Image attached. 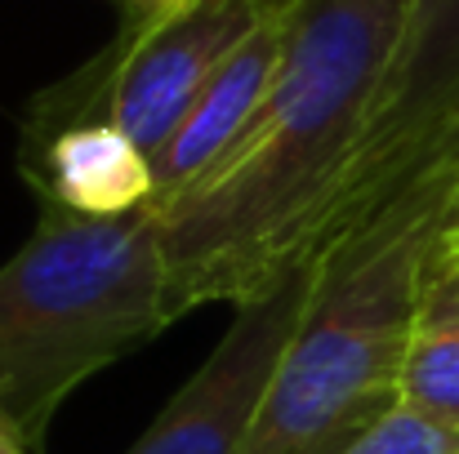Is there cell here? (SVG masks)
Segmentation results:
<instances>
[{
	"instance_id": "obj_1",
	"label": "cell",
	"mask_w": 459,
	"mask_h": 454,
	"mask_svg": "<svg viewBox=\"0 0 459 454\" xmlns=\"http://www.w3.org/2000/svg\"><path fill=\"white\" fill-rule=\"evenodd\" d=\"M406 0H286L281 72L210 174L160 205L169 321L246 303L325 250L384 94Z\"/></svg>"
},
{
	"instance_id": "obj_2",
	"label": "cell",
	"mask_w": 459,
	"mask_h": 454,
	"mask_svg": "<svg viewBox=\"0 0 459 454\" xmlns=\"http://www.w3.org/2000/svg\"><path fill=\"white\" fill-rule=\"evenodd\" d=\"M437 241L442 187H415L325 245L321 286L241 454H339L402 406Z\"/></svg>"
},
{
	"instance_id": "obj_3",
	"label": "cell",
	"mask_w": 459,
	"mask_h": 454,
	"mask_svg": "<svg viewBox=\"0 0 459 454\" xmlns=\"http://www.w3.org/2000/svg\"><path fill=\"white\" fill-rule=\"evenodd\" d=\"M165 286L156 205L117 218L40 205L27 245L0 263V419L36 446L85 379L174 325Z\"/></svg>"
},
{
	"instance_id": "obj_4",
	"label": "cell",
	"mask_w": 459,
	"mask_h": 454,
	"mask_svg": "<svg viewBox=\"0 0 459 454\" xmlns=\"http://www.w3.org/2000/svg\"><path fill=\"white\" fill-rule=\"evenodd\" d=\"M325 250L307 254L268 290L237 303L232 325L205 365L174 392L152 428L126 454H241L268 401L281 352L290 347L307 303L321 286Z\"/></svg>"
},
{
	"instance_id": "obj_5",
	"label": "cell",
	"mask_w": 459,
	"mask_h": 454,
	"mask_svg": "<svg viewBox=\"0 0 459 454\" xmlns=\"http://www.w3.org/2000/svg\"><path fill=\"white\" fill-rule=\"evenodd\" d=\"M277 4L286 0H183L148 22H130L112 63L76 76L72 90L152 156Z\"/></svg>"
},
{
	"instance_id": "obj_6",
	"label": "cell",
	"mask_w": 459,
	"mask_h": 454,
	"mask_svg": "<svg viewBox=\"0 0 459 454\" xmlns=\"http://www.w3.org/2000/svg\"><path fill=\"white\" fill-rule=\"evenodd\" d=\"M459 116V0H406L402 40L375 103V121L348 196L334 218V236L357 232L397 196H406ZM325 241V245H330Z\"/></svg>"
},
{
	"instance_id": "obj_7",
	"label": "cell",
	"mask_w": 459,
	"mask_h": 454,
	"mask_svg": "<svg viewBox=\"0 0 459 454\" xmlns=\"http://www.w3.org/2000/svg\"><path fill=\"white\" fill-rule=\"evenodd\" d=\"M36 201L81 218H117L156 201L152 156L94 103L45 94L22 148Z\"/></svg>"
},
{
	"instance_id": "obj_8",
	"label": "cell",
	"mask_w": 459,
	"mask_h": 454,
	"mask_svg": "<svg viewBox=\"0 0 459 454\" xmlns=\"http://www.w3.org/2000/svg\"><path fill=\"white\" fill-rule=\"evenodd\" d=\"M286 49V4H277L210 76V85L196 94L187 116L174 125V134L152 151L156 210L169 205L178 192H187L201 174H210L228 151L241 143V134L255 125Z\"/></svg>"
},
{
	"instance_id": "obj_9",
	"label": "cell",
	"mask_w": 459,
	"mask_h": 454,
	"mask_svg": "<svg viewBox=\"0 0 459 454\" xmlns=\"http://www.w3.org/2000/svg\"><path fill=\"white\" fill-rule=\"evenodd\" d=\"M402 401L459 433V299L433 277L402 365Z\"/></svg>"
},
{
	"instance_id": "obj_10",
	"label": "cell",
	"mask_w": 459,
	"mask_h": 454,
	"mask_svg": "<svg viewBox=\"0 0 459 454\" xmlns=\"http://www.w3.org/2000/svg\"><path fill=\"white\" fill-rule=\"evenodd\" d=\"M339 454H459V433L411 410L406 401L388 410L366 437H357L348 450Z\"/></svg>"
},
{
	"instance_id": "obj_11",
	"label": "cell",
	"mask_w": 459,
	"mask_h": 454,
	"mask_svg": "<svg viewBox=\"0 0 459 454\" xmlns=\"http://www.w3.org/2000/svg\"><path fill=\"white\" fill-rule=\"evenodd\" d=\"M455 174H459V116H455V125L442 134V143H437L433 160H429V174H424L415 187H446ZM415 187H411V192H415Z\"/></svg>"
},
{
	"instance_id": "obj_12",
	"label": "cell",
	"mask_w": 459,
	"mask_h": 454,
	"mask_svg": "<svg viewBox=\"0 0 459 454\" xmlns=\"http://www.w3.org/2000/svg\"><path fill=\"white\" fill-rule=\"evenodd\" d=\"M459 232V174L442 187V236Z\"/></svg>"
},
{
	"instance_id": "obj_13",
	"label": "cell",
	"mask_w": 459,
	"mask_h": 454,
	"mask_svg": "<svg viewBox=\"0 0 459 454\" xmlns=\"http://www.w3.org/2000/svg\"><path fill=\"white\" fill-rule=\"evenodd\" d=\"M121 4H126V18H130V22H148V18L174 9V4H183V0H121Z\"/></svg>"
},
{
	"instance_id": "obj_14",
	"label": "cell",
	"mask_w": 459,
	"mask_h": 454,
	"mask_svg": "<svg viewBox=\"0 0 459 454\" xmlns=\"http://www.w3.org/2000/svg\"><path fill=\"white\" fill-rule=\"evenodd\" d=\"M433 259H437L442 268H459V232H446V236L437 241V250H433Z\"/></svg>"
},
{
	"instance_id": "obj_15",
	"label": "cell",
	"mask_w": 459,
	"mask_h": 454,
	"mask_svg": "<svg viewBox=\"0 0 459 454\" xmlns=\"http://www.w3.org/2000/svg\"><path fill=\"white\" fill-rule=\"evenodd\" d=\"M0 454H31V446H27L4 419H0Z\"/></svg>"
}]
</instances>
